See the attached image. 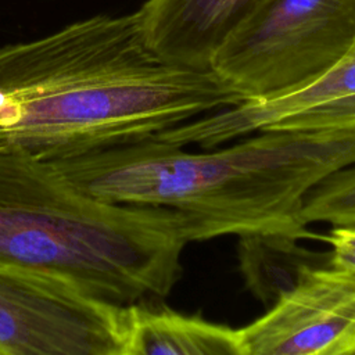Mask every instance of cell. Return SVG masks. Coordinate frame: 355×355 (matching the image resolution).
<instances>
[{"label":"cell","instance_id":"cell-10","mask_svg":"<svg viewBox=\"0 0 355 355\" xmlns=\"http://www.w3.org/2000/svg\"><path fill=\"white\" fill-rule=\"evenodd\" d=\"M298 236L280 230L239 234L237 261L247 290L270 306L311 268L330 266V252L313 251Z\"/></svg>","mask_w":355,"mask_h":355},{"label":"cell","instance_id":"cell-5","mask_svg":"<svg viewBox=\"0 0 355 355\" xmlns=\"http://www.w3.org/2000/svg\"><path fill=\"white\" fill-rule=\"evenodd\" d=\"M128 305L0 263V355H123Z\"/></svg>","mask_w":355,"mask_h":355},{"label":"cell","instance_id":"cell-8","mask_svg":"<svg viewBox=\"0 0 355 355\" xmlns=\"http://www.w3.org/2000/svg\"><path fill=\"white\" fill-rule=\"evenodd\" d=\"M265 0H147L137 10L144 42L161 61L211 69L229 36Z\"/></svg>","mask_w":355,"mask_h":355},{"label":"cell","instance_id":"cell-6","mask_svg":"<svg viewBox=\"0 0 355 355\" xmlns=\"http://www.w3.org/2000/svg\"><path fill=\"white\" fill-rule=\"evenodd\" d=\"M355 129V44L318 76L283 92L247 98L155 133L186 147L214 148L261 130Z\"/></svg>","mask_w":355,"mask_h":355},{"label":"cell","instance_id":"cell-2","mask_svg":"<svg viewBox=\"0 0 355 355\" xmlns=\"http://www.w3.org/2000/svg\"><path fill=\"white\" fill-rule=\"evenodd\" d=\"M46 164L97 201L187 214L197 241L261 230L315 239L301 219L304 197L355 164V129L261 130L202 153L153 135Z\"/></svg>","mask_w":355,"mask_h":355},{"label":"cell","instance_id":"cell-11","mask_svg":"<svg viewBox=\"0 0 355 355\" xmlns=\"http://www.w3.org/2000/svg\"><path fill=\"white\" fill-rule=\"evenodd\" d=\"M301 219L305 225H355V164L330 173L306 193Z\"/></svg>","mask_w":355,"mask_h":355},{"label":"cell","instance_id":"cell-1","mask_svg":"<svg viewBox=\"0 0 355 355\" xmlns=\"http://www.w3.org/2000/svg\"><path fill=\"white\" fill-rule=\"evenodd\" d=\"M244 100L212 69L155 57L137 11L0 46V153L40 162L140 140Z\"/></svg>","mask_w":355,"mask_h":355},{"label":"cell","instance_id":"cell-9","mask_svg":"<svg viewBox=\"0 0 355 355\" xmlns=\"http://www.w3.org/2000/svg\"><path fill=\"white\" fill-rule=\"evenodd\" d=\"M123 355H244V349L239 329L151 300L128 305Z\"/></svg>","mask_w":355,"mask_h":355},{"label":"cell","instance_id":"cell-4","mask_svg":"<svg viewBox=\"0 0 355 355\" xmlns=\"http://www.w3.org/2000/svg\"><path fill=\"white\" fill-rule=\"evenodd\" d=\"M355 44V0H265L216 51L211 69L245 98L329 69Z\"/></svg>","mask_w":355,"mask_h":355},{"label":"cell","instance_id":"cell-7","mask_svg":"<svg viewBox=\"0 0 355 355\" xmlns=\"http://www.w3.org/2000/svg\"><path fill=\"white\" fill-rule=\"evenodd\" d=\"M239 330L244 355H355V277L333 266L311 268Z\"/></svg>","mask_w":355,"mask_h":355},{"label":"cell","instance_id":"cell-12","mask_svg":"<svg viewBox=\"0 0 355 355\" xmlns=\"http://www.w3.org/2000/svg\"><path fill=\"white\" fill-rule=\"evenodd\" d=\"M324 240L331 245L330 266L355 277V225L334 226Z\"/></svg>","mask_w":355,"mask_h":355},{"label":"cell","instance_id":"cell-3","mask_svg":"<svg viewBox=\"0 0 355 355\" xmlns=\"http://www.w3.org/2000/svg\"><path fill=\"white\" fill-rule=\"evenodd\" d=\"M197 241L193 219L161 205L97 201L46 162L0 153V263L68 280L129 305L165 298Z\"/></svg>","mask_w":355,"mask_h":355}]
</instances>
